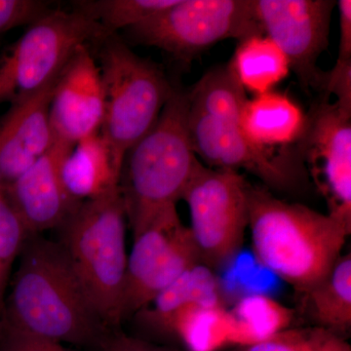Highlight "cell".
<instances>
[{
    "instance_id": "cell-1",
    "label": "cell",
    "mask_w": 351,
    "mask_h": 351,
    "mask_svg": "<svg viewBox=\"0 0 351 351\" xmlns=\"http://www.w3.org/2000/svg\"><path fill=\"white\" fill-rule=\"evenodd\" d=\"M1 322L51 339L105 350L104 325L59 241L29 237L11 277Z\"/></svg>"
},
{
    "instance_id": "cell-2",
    "label": "cell",
    "mask_w": 351,
    "mask_h": 351,
    "mask_svg": "<svg viewBox=\"0 0 351 351\" xmlns=\"http://www.w3.org/2000/svg\"><path fill=\"white\" fill-rule=\"evenodd\" d=\"M252 250L265 269L299 295L319 283L341 256L350 228L306 205L249 184Z\"/></svg>"
},
{
    "instance_id": "cell-3",
    "label": "cell",
    "mask_w": 351,
    "mask_h": 351,
    "mask_svg": "<svg viewBox=\"0 0 351 351\" xmlns=\"http://www.w3.org/2000/svg\"><path fill=\"white\" fill-rule=\"evenodd\" d=\"M188 91L175 88L151 130L127 152L120 189L133 235L177 205L201 161L189 128Z\"/></svg>"
},
{
    "instance_id": "cell-4",
    "label": "cell",
    "mask_w": 351,
    "mask_h": 351,
    "mask_svg": "<svg viewBox=\"0 0 351 351\" xmlns=\"http://www.w3.org/2000/svg\"><path fill=\"white\" fill-rule=\"evenodd\" d=\"M120 188L82 202L60 230L63 246L92 306L108 329L121 324L128 254Z\"/></svg>"
},
{
    "instance_id": "cell-5",
    "label": "cell",
    "mask_w": 351,
    "mask_h": 351,
    "mask_svg": "<svg viewBox=\"0 0 351 351\" xmlns=\"http://www.w3.org/2000/svg\"><path fill=\"white\" fill-rule=\"evenodd\" d=\"M99 43L105 97L100 133L122 166L127 152L156 124L175 87L162 69L134 53L117 34Z\"/></svg>"
},
{
    "instance_id": "cell-6",
    "label": "cell",
    "mask_w": 351,
    "mask_h": 351,
    "mask_svg": "<svg viewBox=\"0 0 351 351\" xmlns=\"http://www.w3.org/2000/svg\"><path fill=\"white\" fill-rule=\"evenodd\" d=\"M0 51V106L19 103L49 85L80 46L107 38L99 23L76 10L51 9Z\"/></svg>"
},
{
    "instance_id": "cell-7",
    "label": "cell",
    "mask_w": 351,
    "mask_h": 351,
    "mask_svg": "<svg viewBox=\"0 0 351 351\" xmlns=\"http://www.w3.org/2000/svg\"><path fill=\"white\" fill-rule=\"evenodd\" d=\"M136 43L154 46L181 61L228 38L263 34L253 0H177L142 24L128 29Z\"/></svg>"
},
{
    "instance_id": "cell-8",
    "label": "cell",
    "mask_w": 351,
    "mask_h": 351,
    "mask_svg": "<svg viewBox=\"0 0 351 351\" xmlns=\"http://www.w3.org/2000/svg\"><path fill=\"white\" fill-rule=\"evenodd\" d=\"M248 186L237 171L201 163L182 196L201 263L210 269L230 263L243 246L249 223Z\"/></svg>"
},
{
    "instance_id": "cell-9",
    "label": "cell",
    "mask_w": 351,
    "mask_h": 351,
    "mask_svg": "<svg viewBox=\"0 0 351 351\" xmlns=\"http://www.w3.org/2000/svg\"><path fill=\"white\" fill-rule=\"evenodd\" d=\"M133 237L122 300L123 321L135 317L184 271L201 263L177 205L162 210Z\"/></svg>"
},
{
    "instance_id": "cell-10",
    "label": "cell",
    "mask_w": 351,
    "mask_h": 351,
    "mask_svg": "<svg viewBox=\"0 0 351 351\" xmlns=\"http://www.w3.org/2000/svg\"><path fill=\"white\" fill-rule=\"evenodd\" d=\"M189 128L196 156L216 169H243L258 178L267 189L293 191L307 173L297 149L265 147L244 135L237 124L189 110Z\"/></svg>"
},
{
    "instance_id": "cell-11",
    "label": "cell",
    "mask_w": 351,
    "mask_h": 351,
    "mask_svg": "<svg viewBox=\"0 0 351 351\" xmlns=\"http://www.w3.org/2000/svg\"><path fill=\"white\" fill-rule=\"evenodd\" d=\"M307 115L298 151L328 215L351 230V108L321 99Z\"/></svg>"
},
{
    "instance_id": "cell-12",
    "label": "cell",
    "mask_w": 351,
    "mask_h": 351,
    "mask_svg": "<svg viewBox=\"0 0 351 351\" xmlns=\"http://www.w3.org/2000/svg\"><path fill=\"white\" fill-rule=\"evenodd\" d=\"M263 34L285 53L304 88L324 95L327 73L317 61L329 43L336 1L332 0H253Z\"/></svg>"
},
{
    "instance_id": "cell-13",
    "label": "cell",
    "mask_w": 351,
    "mask_h": 351,
    "mask_svg": "<svg viewBox=\"0 0 351 351\" xmlns=\"http://www.w3.org/2000/svg\"><path fill=\"white\" fill-rule=\"evenodd\" d=\"M105 97L101 69L90 45L80 46L58 75L50 122L58 142L73 145L101 131Z\"/></svg>"
},
{
    "instance_id": "cell-14",
    "label": "cell",
    "mask_w": 351,
    "mask_h": 351,
    "mask_svg": "<svg viewBox=\"0 0 351 351\" xmlns=\"http://www.w3.org/2000/svg\"><path fill=\"white\" fill-rule=\"evenodd\" d=\"M71 147L56 141L47 154L5 186L9 199L32 235L59 230L82 204L66 193L60 172Z\"/></svg>"
},
{
    "instance_id": "cell-15",
    "label": "cell",
    "mask_w": 351,
    "mask_h": 351,
    "mask_svg": "<svg viewBox=\"0 0 351 351\" xmlns=\"http://www.w3.org/2000/svg\"><path fill=\"white\" fill-rule=\"evenodd\" d=\"M57 78L0 117V186L12 184L56 143L49 110Z\"/></svg>"
},
{
    "instance_id": "cell-16",
    "label": "cell",
    "mask_w": 351,
    "mask_h": 351,
    "mask_svg": "<svg viewBox=\"0 0 351 351\" xmlns=\"http://www.w3.org/2000/svg\"><path fill=\"white\" fill-rule=\"evenodd\" d=\"M121 168L99 132L69 149L60 172L66 193L76 202L82 203L119 189Z\"/></svg>"
},
{
    "instance_id": "cell-17",
    "label": "cell",
    "mask_w": 351,
    "mask_h": 351,
    "mask_svg": "<svg viewBox=\"0 0 351 351\" xmlns=\"http://www.w3.org/2000/svg\"><path fill=\"white\" fill-rule=\"evenodd\" d=\"M307 115L287 95L270 91L255 95L245 104L240 130L265 147L297 145L306 131Z\"/></svg>"
},
{
    "instance_id": "cell-18",
    "label": "cell",
    "mask_w": 351,
    "mask_h": 351,
    "mask_svg": "<svg viewBox=\"0 0 351 351\" xmlns=\"http://www.w3.org/2000/svg\"><path fill=\"white\" fill-rule=\"evenodd\" d=\"M154 331L178 339L184 351H219L232 346V320L226 304H186Z\"/></svg>"
},
{
    "instance_id": "cell-19",
    "label": "cell",
    "mask_w": 351,
    "mask_h": 351,
    "mask_svg": "<svg viewBox=\"0 0 351 351\" xmlns=\"http://www.w3.org/2000/svg\"><path fill=\"white\" fill-rule=\"evenodd\" d=\"M301 295L313 326L345 337L351 330V256L341 255L319 283Z\"/></svg>"
},
{
    "instance_id": "cell-20",
    "label": "cell",
    "mask_w": 351,
    "mask_h": 351,
    "mask_svg": "<svg viewBox=\"0 0 351 351\" xmlns=\"http://www.w3.org/2000/svg\"><path fill=\"white\" fill-rule=\"evenodd\" d=\"M230 66L245 91L255 95L274 91L291 71L285 53L265 34L240 40Z\"/></svg>"
},
{
    "instance_id": "cell-21",
    "label": "cell",
    "mask_w": 351,
    "mask_h": 351,
    "mask_svg": "<svg viewBox=\"0 0 351 351\" xmlns=\"http://www.w3.org/2000/svg\"><path fill=\"white\" fill-rule=\"evenodd\" d=\"M193 302L226 304L216 272L201 263L184 271L135 316L145 327L154 330L176 311Z\"/></svg>"
},
{
    "instance_id": "cell-22",
    "label": "cell",
    "mask_w": 351,
    "mask_h": 351,
    "mask_svg": "<svg viewBox=\"0 0 351 351\" xmlns=\"http://www.w3.org/2000/svg\"><path fill=\"white\" fill-rule=\"evenodd\" d=\"M232 320V346L254 345L293 326L294 309L270 295L251 293L228 308Z\"/></svg>"
},
{
    "instance_id": "cell-23",
    "label": "cell",
    "mask_w": 351,
    "mask_h": 351,
    "mask_svg": "<svg viewBox=\"0 0 351 351\" xmlns=\"http://www.w3.org/2000/svg\"><path fill=\"white\" fill-rule=\"evenodd\" d=\"M189 110L212 119L239 125L240 117L248 101L230 64L205 73L188 91Z\"/></svg>"
},
{
    "instance_id": "cell-24",
    "label": "cell",
    "mask_w": 351,
    "mask_h": 351,
    "mask_svg": "<svg viewBox=\"0 0 351 351\" xmlns=\"http://www.w3.org/2000/svg\"><path fill=\"white\" fill-rule=\"evenodd\" d=\"M177 0H89L73 4L76 10L100 24L106 36L131 29L169 8Z\"/></svg>"
},
{
    "instance_id": "cell-25",
    "label": "cell",
    "mask_w": 351,
    "mask_h": 351,
    "mask_svg": "<svg viewBox=\"0 0 351 351\" xmlns=\"http://www.w3.org/2000/svg\"><path fill=\"white\" fill-rule=\"evenodd\" d=\"M31 235L9 199L5 188L0 186V319L3 314L14 265L19 260Z\"/></svg>"
},
{
    "instance_id": "cell-26",
    "label": "cell",
    "mask_w": 351,
    "mask_h": 351,
    "mask_svg": "<svg viewBox=\"0 0 351 351\" xmlns=\"http://www.w3.org/2000/svg\"><path fill=\"white\" fill-rule=\"evenodd\" d=\"M234 351H351V346L345 337L311 325L288 328L265 341L237 348Z\"/></svg>"
},
{
    "instance_id": "cell-27",
    "label": "cell",
    "mask_w": 351,
    "mask_h": 351,
    "mask_svg": "<svg viewBox=\"0 0 351 351\" xmlns=\"http://www.w3.org/2000/svg\"><path fill=\"white\" fill-rule=\"evenodd\" d=\"M50 10L48 3L39 0H0V36L27 27Z\"/></svg>"
},
{
    "instance_id": "cell-28",
    "label": "cell",
    "mask_w": 351,
    "mask_h": 351,
    "mask_svg": "<svg viewBox=\"0 0 351 351\" xmlns=\"http://www.w3.org/2000/svg\"><path fill=\"white\" fill-rule=\"evenodd\" d=\"M0 351H73L63 343L21 331L1 322Z\"/></svg>"
},
{
    "instance_id": "cell-29",
    "label": "cell",
    "mask_w": 351,
    "mask_h": 351,
    "mask_svg": "<svg viewBox=\"0 0 351 351\" xmlns=\"http://www.w3.org/2000/svg\"><path fill=\"white\" fill-rule=\"evenodd\" d=\"M339 12V44L337 63H351V0L337 2Z\"/></svg>"
},
{
    "instance_id": "cell-30",
    "label": "cell",
    "mask_w": 351,
    "mask_h": 351,
    "mask_svg": "<svg viewBox=\"0 0 351 351\" xmlns=\"http://www.w3.org/2000/svg\"><path fill=\"white\" fill-rule=\"evenodd\" d=\"M104 351H184L169 346L156 345L149 341L124 334L112 335Z\"/></svg>"
},
{
    "instance_id": "cell-31",
    "label": "cell",
    "mask_w": 351,
    "mask_h": 351,
    "mask_svg": "<svg viewBox=\"0 0 351 351\" xmlns=\"http://www.w3.org/2000/svg\"><path fill=\"white\" fill-rule=\"evenodd\" d=\"M0 326H1V319H0Z\"/></svg>"
}]
</instances>
